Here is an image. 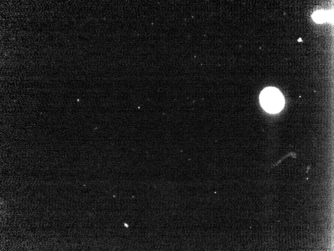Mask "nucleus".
Wrapping results in <instances>:
<instances>
[{"instance_id":"nucleus-1","label":"nucleus","mask_w":334,"mask_h":251,"mask_svg":"<svg viewBox=\"0 0 334 251\" xmlns=\"http://www.w3.org/2000/svg\"><path fill=\"white\" fill-rule=\"evenodd\" d=\"M260 101L262 108L272 114L280 112L284 108V99L278 89L268 87L262 90L260 95Z\"/></svg>"},{"instance_id":"nucleus-2","label":"nucleus","mask_w":334,"mask_h":251,"mask_svg":"<svg viewBox=\"0 0 334 251\" xmlns=\"http://www.w3.org/2000/svg\"><path fill=\"white\" fill-rule=\"evenodd\" d=\"M328 15L329 14L326 11L318 10L314 13L312 15V18L315 22L322 24L328 20V19L330 18Z\"/></svg>"}]
</instances>
